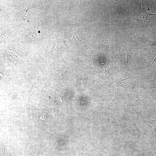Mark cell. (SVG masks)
<instances>
[{
	"label": "cell",
	"instance_id": "cell-3",
	"mask_svg": "<svg viewBox=\"0 0 156 156\" xmlns=\"http://www.w3.org/2000/svg\"><path fill=\"white\" fill-rule=\"evenodd\" d=\"M152 126L155 137V149H156V115L152 116L145 120Z\"/></svg>",
	"mask_w": 156,
	"mask_h": 156
},
{
	"label": "cell",
	"instance_id": "cell-5",
	"mask_svg": "<svg viewBox=\"0 0 156 156\" xmlns=\"http://www.w3.org/2000/svg\"><path fill=\"white\" fill-rule=\"evenodd\" d=\"M89 156H104L103 154L102 153H94L90 155Z\"/></svg>",
	"mask_w": 156,
	"mask_h": 156
},
{
	"label": "cell",
	"instance_id": "cell-2",
	"mask_svg": "<svg viewBox=\"0 0 156 156\" xmlns=\"http://www.w3.org/2000/svg\"><path fill=\"white\" fill-rule=\"evenodd\" d=\"M119 150L126 156H146L143 151L132 142L125 141L119 146Z\"/></svg>",
	"mask_w": 156,
	"mask_h": 156
},
{
	"label": "cell",
	"instance_id": "cell-6",
	"mask_svg": "<svg viewBox=\"0 0 156 156\" xmlns=\"http://www.w3.org/2000/svg\"><path fill=\"white\" fill-rule=\"evenodd\" d=\"M111 156H116V154L114 151H112Z\"/></svg>",
	"mask_w": 156,
	"mask_h": 156
},
{
	"label": "cell",
	"instance_id": "cell-1",
	"mask_svg": "<svg viewBox=\"0 0 156 156\" xmlns=\"http://www.w3.org/2000/svg\"><path fill=\"white\" fill-rule=\"evenodd\" d=\"M125 113L119 124L120 128L122 131L138 138H140L143 134H147L138 129L135 123L130 118L127 112Z\"/></svg>",
	"mask_w": 156,
	"mask_h": 156
},
{
	"label": "cell",
	"instance_id": "cell-4",
	"mask_svg": "<svg viewBox=\"0 0 156 156\" xmlns=\"http://www.w3.org/2000/svg\"><path fill=\"white\" fill-rule=\"evenodd\" d=\"M79 38V37L77 36H73L70 38L71 40L73 42H75L77 41Z\"/></svg>",
	"mask_w": 156,
	"mask_h": 156
}]
</instances>
